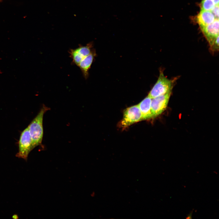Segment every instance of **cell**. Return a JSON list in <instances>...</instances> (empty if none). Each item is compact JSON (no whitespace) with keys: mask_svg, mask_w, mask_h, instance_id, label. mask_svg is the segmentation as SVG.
<instances>
[{"mask_svg":"<svg viewBox=\"0 0 219 219\" xmlns=\"http://www.w3.org/2000/svg\"><path fill=\"white\" fill-rule=\"evenodd\" d=\"M50 108L43 105L39 112L28 126L32 141V148L41 145L43 136V119Z\"/></svg>","mask_w":219,"mask_h":219,"instance_id":"obj_1","label":"cell"},{"mask_svg":"<svg viewBox=\"0 0 219 219\" xmlns=\"http://www.w3.org/2000/svg\"><path fill=\"white\" fill-rule=\"evenodd\" d=\"M176 80V78H168L164 75L163 70L160 69L158 79L148 96L152 99L166 93L172 90Z\"/></svg>","mask_w":219,"mask_h":219,"instance_id":"obj_2","label":"cell"},{"mask_svg":"<svg viewBox=\"0 0 219 219\" xmlns=\"http://www.w3.org/2000/svg\"><path fill=\"white\" fill-rule=\"evenodd\" d=\"M19 151L16 156L27 160L28 155L33 150L32 141L28 127L21 134L19 141Z\"/></svg>","mask_w":219,"mask_h":219,"instance_id":"obj_3","label":"cell"},{"mask_svg":"<svg viewBox=\"0 0 219 219\" xmlns=\"http://www.w3.org/2000/svg\"><path fill=\"white\" fill-rule=\"evenodd\" d=\"M142 120L141 113L138 105L133 106L124 110L120 124L122 127H126Z\"/></svg>","mask_w":219,"mask_h":219,"instance_id":"obj_4","label":"cell"},{"mask_svg":"<svg viewBox=\"0 0 219 219\" xmlns=\"http://www.w3.org/2000/svg\"><path fill=\"white\" fill-rule=\"evenodd\" d=\"M171 90L166 93L151 99V108L153 117L161 114L166 109L172 93Z\"/></svg>","mask_w":219,"mask_h":219,"instance_id":"obj_5","label":"cell"},{"mask_svg":"<svg viewBox=\"0 0 219 219\" xmlns=\"http://www.w3.org/2000/svg\"><path fill=\"white\" fill-rule=\"evenodd\" d=\"M92 46V43H90L86 46L71 49L69 53L73 63L78 66L82 60L91 53Z\"/></svg>","mask_w":219,"mask_h":219,"instance_id":"obj_6","label":"cell"},{"mask_svg":"<svg viewBox=\"0 0 219 219\" xmlns=\"http://www.w3.org/2000/svg\"><path fill=\"white\" fill-rule=\"evenodd\" d=\"M201 30L210 47L219 36V19H216L212 23Z\"/></svg>","mask_w":219,"mask_h":219,"instance_id":"obj_7","label":"cell"},{"mask_svg":"<svg viewBox=\"0 0 219 219\" xmlns=\"http://www.w3.org/2000/svg\"><path fill=\"white\" fill-rule=\"evenodd\" d=\"M216 19L210 11L201 10L196 18L198 23L201 29L210 24Z\"/></svg>","mask_w":219,"mask_h":219,"instance_id":"obj_8","label":"cell"},{"mask_svg":"<svg viewBox=\"0 0 219 219\" xmlns=\"http://www.w3.org/2000/svg\"><path fill=\"white\" fill-rule=\"evenodd\" d=\"M151 99L148 96L138 105L141 112L143 120L153 118L151 108Z\"/></svg>","mask_w":219,"mask_h":219,"instance_id":"obj_9","label":"cell"},{"mask_svg":"<svg viewBox=\"0 0 219 219\" xmlns=\"http://www.w3.org/2000/svg\"><path fill=\"white\" fill-rule=\"evenodd\" d=\"M95 54V51L92 50L89 54L82 60L78 65L85 79L88 78L89 71L92 63Z\"/></svg>","mask_w":219,"mask_h":219,"instance_id":"obj_10","label":"cell"},{"mask_svg":"<svg viewBox=\"0 0 219 219\" xmlns=\"http://www.w3.org/2000/svg\"><path fill=\"white\" fill-rule=\"evenodd\" d=\"M215 5L213 0H202L200 7L201 10L210 11Z\"/></svg>","mask_w":219,"mask_h":219,"instance_id":"obj_11","label":"cell"},{"mask_svg":"<svg viewBox=\"0 0 219 219\" xmlns=\"http://www.w3.org/2000/svg\"><path fill=\"white\" fill-rule=\"evenodd\" d=\"M210 51L212 54L218 52L219 50V36L217 37L212 45L210 47Z\"/></svg>","mask_w":219,"mask_h":219,"instance_id":"obj_12","label":"cell"},{"mask_svg":"<svg viewBox=\"0 0 219 219\" xmlns=\"http://www.w3.org/2000/svg\"><path fill=\"white\" fill-rule=\"evenodd\" d=\"M210 11L216 19H219V4L215 5Z\"/></svg>","mask_w":219,"mask_h":219,"instance_id":"obj_13","label":"cell"},{"mask_svg":"<svg viewBox=\"0 0 219 219\" xmlns=\"http://www.w3.org/2000/svg\"><path fill=\"white\" fill-rule=\"evenodd\" d=\"M215 5L219 4V0H213Z\"/></svg>","mask_w":219,"mask_h":219,"instance_id":"obj_14","label":"cell"},{"mask_svg":"<svg viewBox=\"0 0 219 219\" xmlns=\"http://www.w3.org/2000/svg\"><path fill=\"white\" fill-rule=\"evenodd\" d=\"M12 217L13 218H14V219H17V218H18V216H17V215L15 214L13 215V216H12Z\"/></svg>","mask_w":219,"mask_h":219,"instance_id":"obj_15","label":"cell"},{"mask_svg":"<svg viewBox=\"0 0 219 219\" xmlns=\"http://www.w3.org/2000/svg\"><path fill=\"white\" fill-rule=\"evenodd\" d=\"M1 0H0V1H1Z\"/></svg>","mask_w":219,"mask_h":219,"instance_id":"obj_16","label":"cell"}]
</instances>
